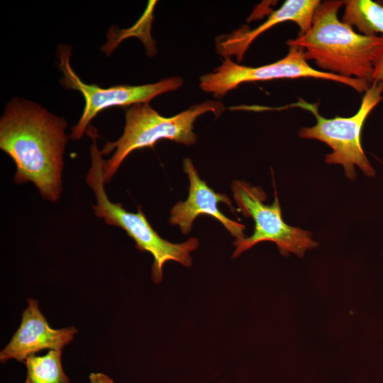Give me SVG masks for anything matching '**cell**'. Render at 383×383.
Wrapping results in <instances>:
<instances>
[{
    "instance_id": "6da1fadb",
    "label": "cell",
    "mask_w": 383,
    "mask_h": 383,
    "mask_svg": "<svg viewBox=\"0 0 383 383\" xmlns=\"http://www.w3.org/2000/svg\"><path fill=\"white\" fill-rule=\"evenodd\" d=\"M66 120L37 103L13 98L0 119V148L16 166L14 182H33L42 197L55 202L62 192Z\"/></svg>"
},
{
    "instance_id": "7a4b0ae2",
    "label": "cell",
    "mask_w": 383,
    "mask_h": 383,
    "mask_svg": "<svg viewBox=\"0 0 383 383\" xmlns=\"http://www.w3.org/2000/svg\"><path fill=\"white\" fill-rule=\"evenodd\" d=\"M344 1L321 2L309 30L287 41L303 48L304 57L326 72L373 82L374 60L383 46L382 36H366L340 21Z\"/></svg>"
},
{
    "instance_id": "3957f363",
    "label": "cell",
    "mask_w": 383,
    "mask_h": 383,
    "mask_svg": "<svg viewBox=\"0 0 383 383\" xmlns=\"http://www.w3.org/2000/svg\"><path fill=\"white\" fill-rule=\"evenodd\" d=\"M225 110L219 101H206L195 104L175 116L165 117L153 109L149 103H138L126 110V125L120 138L109 142L101 150L102 155H113L104 161L103 176L109 183L118 167L133 151L153 148L160 140H170L186 145H194L197 140L194 133V123L201 115L213 112L219 116Z\"/></svg>"
},
{
    "instance_id": "277c9868",
    "label": "cell",
    "mask_w": 383,
    "mask_h": 383,
    "mask_svg": "<svg viewBox=\"0 0 383 383\" xmlns=\"http://www.w3.org/2000/svg\"><path fill=\"white\" fill-rule=\"evenodd\" d=\"M89 136L92 141L90 148L91 163L86 180L96 196V204L93 206L95 215L104 218L107 224L123 229L135 242L137 249L152 255L154 262L151 270L155 283L162 281L163 266L167 261H176L185 267L192 266L190 252L199 246L198 239L190 238L182 243L167 241L152 228L140 206L136 213L129 212L121 203H113L109 199L103 176L104 160L97 147L98 133L91 131Z\"/></svg>"
},
{
    "instance_id": "5b68a950",
    "label": "cell",
    "mask_w": 383,
    "mask_h": 383,
    "mask_svg": "<svg viewBox=\"0 0 383 383\" xmlns=\"http://www.w3.org/2000/svg\"><path fill=\"white\" fill-rule=\"evenodd\" d=\"M382 93L383 83L373 82L364 93L359 109L350 117L326 118L319 114L316 104L299 101L298 105L310 111L315 116L316 123L312 127L300 129L299 135L328 145L332 152L326 156V162L343 165L345 174L350 179L356 177L355 165H357L365 175L374 177L375 172L365 154L360 135L366 118L382 99Z\"/></svg>"
},
{
    "instance_id": "8992f818",
    "label": "cell",
    "mask_w": 383,
    "mask_h": 383,
    "mask_svg": "<svg viewBox=\"0 0 383 383\" xmlns=\"http://www.w3.org/2000/svg\"><path fill=\"white\" fill-rule=\"evenodd\" d=\"M231 189L238 205V211L244 216L251 217L255 223L254 232L250 237L235 240L233 257H237L244 251L258 243H274L282 255L290 253L303 257L305 252L316 248L318 243L312 239L310 232L287 224L274 189V200L270 205L264 204L267 196L259 187L245 182H233Z\"/></svg>"
},
{
    "instance_id": "52a82bcc",
    "label": "cell",
    "mask_w": 383,
    "mask_h": 383,
    "mask_svg": "<svg viewBox=\"0 0 383 383\" xmlns=\"http://www.w3.org/2000/svg\"><path fill=\"white\" fill-rule=\"evenodd\" d=\"M59 68L62 72L60 83L67 89L77 90L85 104L78 123L72 128L69 138L79 140L91 121L103 110L113 106H131L138 103H149L155 97L179 88L183 80L179 77L164 79L158 82L138 86L117 85L102 88L87 84L77 75L70 65L71 47L60 45L57 51Z\"/></svg>"
},
{
    "instance_id": "ba28073f",
    "label": "cell",
    "mask_w": 383,
    "mask_h": 383,
    "mask_svg": "<svg viewBox=\"0 0 383 383\" xmlns=\"http://www.w3.org/2000/svg\"><path fill=\"white\" fill-rule=\"evenodd\" d=\"M289 47L285 57L275 62L260 67L240 65L230 58H225L221 65L213 72L200 77V87L203 91L219 97L241 83L274 79L311 77L331 80L349 86L359 93H365L370 86L357 79L317 70L307 62L302 48L296 45Z\"/></svg>"
},
{
    "instance_id": "9c48e42d",
    "label": "cell",
    "mask_w": 383,
    "mask_h": 383,
    "mask_svg": "<svg viewBox=\"0 0 383 383\" xmlns=\"http://www.w3.org/2000/svg\"><path fill=\"white\" fill-rule=\"evenodd\" d=\"M183 169L189 181V195L186 201H179L172 207L169 223L178 226L182 233L187 234L196 217L209 215L220 221L236 240L245 238V226L231 220L219 209L218 204L224 203L235 213V210L229 197L224 194L216 193L209 187L199 177L189 158L184 160Z\"/></svg>"
},
{
    "instance_id": "30bf717a",
    "label": "cell",
    "mask_w": 383,
    "mask_h": 383,
    "mask_svg": "<svg viewBox=\"0 0 383 383\" xmlns=\"http://www.w3.org/2000/svg\"><path fill=\"white\" fill-rule=\"evenodd\" d=\"M27 301L20 326L0 352L1 363L11 359L24 362L29 356L45 349L62 350L78 333L74 326L51 328L39 309L38 301L33 299Z\"/></svg>"
},
{
    "instance_id": "8fae6325",
    "label": "cell",
    "mask_w": 383,
    "mask_h": 383,
    "mask_svg": "<svg viewBox=\"0 0 383 383\" xmlns=\"http://www.w3.org/2000/svg\"><path fill=\"white\" fill-rule=\"evenodd\" d=\"M319 0H287L267 19L257 28L249 30L240 28L216 39L217 52L224 58L235 55L240 62L252 42L265 30L284 21L294 22L300 29L299 34L306 33L311 26Z\"/></svg>"
},
{
    "instance_id": "7c38bea8",
    "label": "cell",
    "mask_w": 383,
    "mask_h": 383,
    "mask_svg": "<svg viewBox=\"0 0 383 383\" xmlns=\"http://www.w3.org/2000/svg\"><path fill=\"white\" fill-rule=\"evenodd\" d=\"M342 22L366 36L383 37V0H347Z\"/></svg>"
},
{
    "instance_id": "4fadbf2b",
    "label": "cell",
    "mask_w": 383,
    "mask_h": 383,
    "mask_svg": "<svg viewBox=\"0 0 383 383\" xmlns=\"http://www.w3.org/2000/svg\"><path fill=\"white\" fill-rule=\"evenodd\" d=\"M61 350H50L44 355H33L23 362L26 366L24 383H70L62 366Z\"/></svg>"
},
{
    "instance_id": "5bb4252c",
    "label": "cell",
    "mask_w": 383,
    "mask_h": 383,
    "mask_svg": "<svg viewBox=\"0 0 383 383\" xmlns=\"http://www.w3.org/2000/svg\"><path fill=\"white\" fill-rule=\"evenodd\" d=\"M372 79L373 82L383 83V46L379 51L374 62Z\"/></svg>"
},
{
    "instance_id": "9a60e30c",
    "label": "cell",
    "mask_w": 383,
    "mask_h": 383,
    "mask_svg": "<svg viewBox=\"0 0 383 383\" xmlns=\"http://www.w3.org/2000/svg\"><path fill=\"white\" fill-rule=\"evenodd\" d=\"M89 383H114L107 375L101 372H92L89 377Z\"/></svg>"
}]
</instances>
